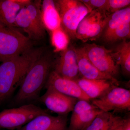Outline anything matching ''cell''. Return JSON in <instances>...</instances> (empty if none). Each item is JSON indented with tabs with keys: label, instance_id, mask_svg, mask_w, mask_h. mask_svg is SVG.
<instances>
[{
	"label": "cell",
	"instance_id": "obj_9",
	"mask_svg": "<svg viewBox=\"0 0 130 130\" xmlns=\"http://www.w3.org/2000/svg\"><path fill=\"white\" fill-rule=\"evenodd\" d=\"M91 101L93 105L102 112L129 111L130 110V91L115 86L101 97Z\"/></svg>",
	"mask_w": 130,
	"mask_h": 130
},
{
	"label": "cell",
	"instance_id": "obj_14",
	"mask_svg": "<svg viewBox=\"0 0 130 130\" xmlns=\"http://www.w3.org/2000/svg\"><path fill=\"white\" fill-rule=\"evenodd\" d=\"M67 116H53L46 112L35 117L18 130H68Z\"/></svg>",
	"mask_w": 130,
	"mask_h": 130
},
{
	"label": "cell",
	"instance_id": "obj_2",
	"mask_svg": "<svg viewBox=\"0 0 130 130\" xmlns=\"http://www.w3.org/2000/svg\"><path fill=\"white\" fill-rule=\"evenodd\" d=\"M55 60L53 54L45 51L35 61L19 86L14 98L15 103L22 105L38 100L53 70Z\"/></svg>",
	"mask_w": 130,
	"mask_h": 130
},
{
	"label": "cell",
	"instance_id": "obj_12",
	"mask_svg": "<svg viewBox=\"0 0 130 130\" xmlns=\"http://www.w3.org/2000/svg\"><path fill=\"white\" fill-rule=\"evenodd\" d=\"M53 70L60 76L76 81L79 77L75 48L68 46L55 59Z\"/></svg>",
	"mask_w": 130,
	"mask_h": 130
},
{
	"label": "cell",
	"instance_id": "obj_1",
	"mask_svg": "<svg viewBox=\"0 0 130 130\" xmlns=\"http://www.w3.org/2000/svg\"><path fill=\"white\" fill-rule=\"evenodd\" d=\"M45 51L43 47L31 48L0 64V102L9 97L31 67Z\"/></svg>",
	"mask_w": 130,
	"mask_h": 130
},
{
	"label": "cell",
	"instance_id": "obj_28",
	"mask_svg": "<svg viewBox=\"0 0 130 130\" xmlns=\"http://www.w3.org/2000/svg\"><path fill=\"white\" fill-rule=\"evenodd\" d=\"M84 128V129H82V130H85V128Z\"/></svg>",
	"mask_w": 130,
	"mask_h": 130
},
{
	"label": "cell",
	"instance_id": "obj_11",
	"mask_svg": "<svg viewBox=\"0 0 130 130\" xmlns=\"http://www.w3.org/2000/svg\"><path fill=\"white\" fill-rule=\"evenodd\" d=\"M68 130H82L89 125L102 111L91 102L78 100L74 105Z\"/></svg>",
	"mask_w": 130,
	"mask_h": 130
},
{
	"label": "cell",
	"instance_id": "obj_15",
	"mask_svg": "<svg viewBox=\"0 0 130 130\" xmlns=\"http://www.w3.org/2000/svg\"><path fill=\"white\" fill-rule=\"evenodd\" d=\"M79 74L82 77L90 79H106L118 86L120 82L113 77L102 72L91 63L82 47L75 48Z\"/></svg>",
	"mask_w": 130,
	"mask_h": 130
},
{
	"label": "cell",
	"instance_id": "obj_13",
	"mask_svg": "<svg viewBox=\"0 0 130 130\" xmlns=\"http://www.w3.org/2000/svg\"><path fill=\"white\" fill-rule=\"evenodd\" d=\"M45 88H51L58 92L75 98L91 102L90 100L84 93L75 81L65 78L51 71L45 84Z\"/></svg>",
	"mask_w": 130,
	"mask_h": 130
},
{
	"label": "cell",
	"instance_id": "obj_17",
	"mask_svg": "<svg viewBox=\"0 0 130 130\" xmlns=\"http://www.w3.org/2000/svg\"><path fill=\"white\" fill-rule=\"evenodd\" d=\"M30 1V0H0V24L15 28L17 14Z\"/></svg>",
	"mask_w": 130,
	"mask_h": 130
},
{
	"label": "cell",
	"instance_id": "obj_24",
	"mask_svg": "<svg viewBox=\"0 0 130 130\" xmlns=\"http://www.w3.org/2000/svg\"><path fill=\"white\" fill-rule=\"evenodd\" d=\"M130 0H108L106 12L109 14L130 6Z\"/></svg>",
	"mask_w": 130,
	"mask_h": 130
},
{
	"label": "cell",
	"instance_id": "obj_6",
	"mask_svg": "<svg viewBox=\"0 0 130 130\" xmlns=\"http://www.w3.org/2000/svg\"><path fill=\"white\" fill-rule=\"evenodd\" d=\"M82 49L88 59L99 71L116 78L119 73V61L116 52L95 43L86 44Z\"/></svg>",
	"mask_w": 130,
	"mask_h": 130
},
{
	"label": "cell",
	"instance_id": "obj_8",
	"mask_svg": "<svg viewBox=\"0 0 130 130\" xmlns=\"http://www.w3.org/2000/svg\"><path fill=\"white\" fill-rule=\"evenodd\" d=\"M109 14L104 11H91L78 25L76 38L84 42L96 40L102 35Z\"/></svg>",
	"mask_w": 130,
	"mask_h": 130
},
{
	"label": "cell",
	"instance_id": "obj_26",
	"mask_svg": "<svg viewBox=\"0 0 130 130\" xmlns=\"http://www.w3.org/2000/svg\"><path fill=\"white\" fill-rule=\"evenodd\" d=\"M125 119L123 118V119L112 130H123Z\"/></svg>",
	"mask_w": 130,
	"mask_h": 130
},
{
	"label": "cell",
	"instance_id": "obj_18",
	"mask_svg": "<svg viewBox=\"0 0 130 130\" xmlns=\"http://www.w3.org/2000/svg\"><path fill=\"white\" fill-rule=\"evenodd\" d=\"M41 17L45 29L50 32L61 27V20L55 1H42Z\"/></svg>",
	"mask_w": 130,
	"mask_h": 130
},
{
	"label": "cell",
	"instance_id": "obj_25",
	"mask_svg": "<svg viewBox=\"0 0 130 130\" xmlns=\"http://www.w3.org/2000/svg\"><path fill=\"white\" fill-rule=\"evenodd\" d=\"M80 1L83 3L90 11L96 9L107 12L108 0H83Z\"/></svg>",
	"mask_w": 130,
	"mask_h": 130
},
{
	"label": "cell",
	"instance_id": "obj_5",
	"mask_svg": "<svg viewBox=\"0 0 130 130\" xmlns=\"http://www.w3.org/2000/svg\"><path fill=\"white\" fill-rule=\"evenodd\" d=\"M61 20V27L70 38H76L78 25L91 11L80 1H55Z\"/></svg>",
	"mask_w": 130,
	"mask_h": 130
},
{
	"label": "cell",
	"instance_id": "obj_21",
	"mask_svg": "<svg viewBox=\"0 0 130 130\" xmlns=\"http://www.w3.org/2000/svg\"><path fill=\"white\" fill-rule=\"evenodd\" d=\"M130 23V6L109 14L103 32L113 29L122 24Z\"/></svg>",
	"mask_w": 130,
	"mask_h": 130
},
{
	"label": "cell",
	"instance_id": "obj_16",
	"mask_svg": "<svg viewBox=\"0 0 130 130\" xmlns=\"http://www.w3.org/2000/svg\"><path fill=\"white\" fill-rule=\"evenodd\" d=\"M75 81L90 101L100 98L117 86L111 81L106 79H90L81 77Z\"/></svg>",
	"mask_w": 130,
	"mask_h": 130
},
{
	"label": "cell",
	"instance_id": "obj_20",
	"mask_svg": "<svg viewBox=\"0 0 130 130\" xmlns=\"http://www.w3.org/2000/svg\"><path fill=\"white\" fill-rule=\"evenodd\" d=\"M101 36L105 42L108 43L126 41L130 37V23L122 24L112 30L103 32Z\"/></svg>",
	"mask_w": 130,
	"mask_h": 130
},
{
	"label": "cell",
	"instance_id": "obj_19",
	"mask_svg": "<svg viewBox=\"0 0 130 130\" xmlns=\"http://www.w3.org/2000/svg\"><path fill=\"white\" fill-rule=\"evenodd\" d=\"M123 118L113 112H102L96 117L85 130H112Z\"/></svg>",
	"mask_w": 130,
	"mask_h": 130
},
{
	"label": "cell",
	"instance_id": "obj_10",
	"mask_svg": "<svg viewBox=\"0 0 130 130\" xmlns=\"http://www.w3.org/2000/svg\"><path fill=\"white\" fill-rule=\"evenodd\" d=\"M38 100L45 105L50 111L58 115H67L72 112L78 99L64 94L51 88Z\"/></svg>",
	"mask_w": 130,
	"mask_h": 130
},
{
	"label": "cell",
	"instance_id": "obj_23",
	"mask_svg": "<svg viewBox=\"0 0 130 130\" xmlns=\"http://www.w3.org/2000/svg\"><path fill=\"white\" fill-rule=\"evenodd\" d=\"M51 32V41L54 52H62L69 46L70 37L61 27Z\"/></svg>",
	"mask_w": 130,
	"mask_h": 130
},
{
	"label": "cell",
	"instance_id": "obj_3",
	"mask_svg": "<svg viewBox=\"0 0 130 130\" xmlns=\"http://www.w3.org/2000/svg\"><path fill=\"white\" fill-rule=\"evenodd\" d=\"M42 1H30L19 11L15 21V27L20 28L31 41L44 38L46 29L42 21Z\"/></svg>",
	"mask_w": 130,
	"mask_h": 130
},
{
	"label": "cell",
	"instance_id": "obj_4",
	"mask_svg": "<svg viewBox=\"0 0 130 130\" xmlns=\"http://www.w3.org/2000/svg\"><path fill=\"white\" fill-rule=\"evenodd\" d=\"M32 41L16 28L0 24V62L23 53L32 47Z\"/></svg>",
	"mask_w": 130,
	"mask_h": 130
},
{
	"label": "cell",
	"instance_id": "obj_27",
	"mask_svg": "<svg viewBox=\"0 0 130 130\" xmlns=\"http://www.w3.org/2000/svg\"><path fill=\"white\" fill-rule=\"evenodd\" d=\"M123 130H130V118L129 117L125 119Z\"/></svg>",
	"mask_w": 130,
	"mask_h": 130
},
{
	"label": "cell",
	"instance_id": "obj_7",
	"mask_svg": "<svg viewBox=\"0 0 130 130\" xmlns=\"http://www.w3.org/2000/svg\"><path fill=\"white\" fill-rule=\"evenodd\" d=\"M46 112L40 107L30 103L5 109L0 112V128L18 129L35 117Z\"/></svg>",
	"mask_w": 130,
	"mask_h": 130
},
{
	"label": "cell",
	"instance_id": "obj_22",
	"mask_svg": "<svg viewBox=\"0 0 130 130\" xmlns=\"http://www.w3.org/2000/svg\"><path fill=\"white\" fill-rule=\"evenodd\" d=\"M118 55L123 74L129 76L130 74V42L123 41L117 47L115 51Z\"/></svg>",
	"mask_w": 130,
	"mask_h": 130
}]
</instances>
